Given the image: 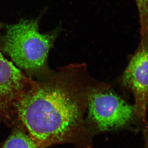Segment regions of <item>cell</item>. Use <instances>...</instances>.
I'll return each instance as SVG.
<instances>
[{
  "instance_id": "obj_1",
  "label": "cell",
  "mask_w": 148,
  "mask_h": 148,
  "mask_svg": "<svg viewBox=\"0 0 148 148\" xmlns=\"http://www.w3.org/2000/svg\"><path fill=\"white\" fill-rule=\"evenodd\" d=\"M100 83L89 75L85 64L62 67L47 81H34L18 102L17 115L43 148L70 143L92 148L84 117L89 95Z\"/></svg>"
},
{
  "instance_id": "obj_2",
  "label": "cell",
  "mask_w": 148,
  "mask_h": 148,
  "mask_svg": "<svg viewBox=\"0 0 148 148\" xmlns=\"http://www.w3.org/2000/svg\"><path fill=\"white\" fill-rule=\"evenodd\" d=\"M39 22V18L22 20L17 24L6 25L0 36L1 50L19 68L30 73L46 70L48 54L58 32L56 30L40 33Z\"/></svg>"
},
{
  "instance_id": "obj_3",
  "label": "cell",
  "mask_w": 148,
  "mask_h": 148,
  "mask_svg": "<svg viewBox=\"0 0 148 148\" xmlns=\"http://www.w3.org/2000/svg\"><path fill=\"white\" fill-rule=\"evenodd\" d=\"M89 119L98 132L127 129L137 123L143 129L134 105H131L111 89L100 82L89 95Z\"/></svg>"
},
{
  "instance_id": "obj_4",
  "label": "cell",
  "mask_w": 148,
  "mask_h": 148,
  "mask_svg": "<svg viewBox=\"0 0 148 148\" xmlns=\"http://www.w3.org/2000/svg\"><path fill=\"white\" fill-rule=\"evenodd\" d=\"M13 62L3 57L0 51V124H9L23 95L33 84Z\"/></svg>"
},
{
  "instance_id": "obj_5",
  "label": "cell",
  "mask_w": 148,
  "mask_h": 148,
  "mask_svg": "<svg viewBox=\"0 0 148 148\" xmlns=\"http://www.w3.org/2000/svg\"><path fill=\"white\" fill-rule=\"evenodd\" d=\"M123 88L134 99L137 116L144 126L148 108V48L139 47L132 56L120 79Z\"/></svg>"
},
{
  "instance_id": "obj_6",
  "label": "cell",
  "mask_w": 148,
  "mask_h": 148,
  "mask_svg": "<svg viewBox=\"0 0 148 148\" xmlns=\"http://www.w3.org/2000/svg\"><path fill=\"white\" fill-rule=\"evenodd\" d=\"M2 148H44L31 137L30 134L17 130L13 132L4 143Z\"/></svg>"
},
{
  "instance_id": "obj_7",
  "label": "cell",
  "mask_w": 148,
  "mask_h": 148,
  "mask_svg": "<svg viewBox=\"0 0 148 148\" xmlns=\"http://www.w3.org/2000/svg\"><path fill=\"white\" fill-rule=\"evenodd\" d=\"M140 25V46L148 48V0H135Z\"/></svg>"
},
{
  "instance_id": "obj_8",
  "label": "cell",
  "mask_w": 148,
  "mask_h": 148,
  "mask_svg": "<svg viewBox=\"0 0 148 148\" xmlns=\"http://www.w3.org/2000/svg\"><path fill=\"white\" fill-rule=\"evenodd\" d=\"M143 130V135L145 140V148H148V126Z\"/></svg>"
}]
</instances>
